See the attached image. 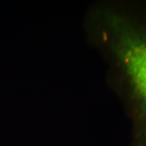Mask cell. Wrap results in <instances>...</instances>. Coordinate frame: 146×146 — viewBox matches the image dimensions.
Listing matches in <instances>:
<instances>
[{
    "label": "cell",
    "instance_id": "1",
    "mask_svg": "<svg viewBox=\"0 0 146 146\" xmlns=\"http://www.w3.org/2000/svg\"><path fill=\"white\" fill-rule=\"evenodd\" d=\"M103 21V41L133 123L131 146H146V5L112 7Z\"/></svg>",
    "mask_w": 146,
    "mask_h": 146
}]
</instances>
